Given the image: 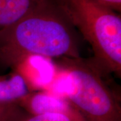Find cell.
Listing matches in <instances>:
<instances>
[{
	"label": "cell",
	"instance_id": "277c9868",
	"mask_svg": "<svg viewBox=\"0 0 121 121\" xmlns=\"http://www.w3.org/2000/svg\"><path fill=\"white\" fill-rule=\"evenodd\" d=\"M15 104L30 115L60 113L85 120L66 98L48 92L30 91Z\"/></svg>",
	"mask_w": 121,
	"mask_h": 121
},
{
	"label": "cell",
	"instance_id": "5b68a950",
	"mask_svg": "<svg viewBox=\"0 0 121 121\" xmlns=\"http://www.w3.org/2000/svg\"><path fill=\"white\" fill-rule=\"evenodd\" d=\"M30 91L26 79L17 71L0 75V104H15Z\"/></svg>",
	"mask_w": 121,
	"mask_h": 121
},
{
	"label": "cell",
	"instance_id": "7a4b0ae2",
	"mask_svg": "<svg viewBox=\"0 0 121 121\" xmlns=\"http://www.w3.org/2000/svg\"><path fill=\"white\" fill-rule=\"evenodd\" d=\"M90 44L94 61L106 73L121 75V17L98 0H55Z\"/></svg>",
	"mask_w": 121,
	"mask_h": 121
},
{
	"label": "cell",
	"instance_id": "ba28073f",
	"mask_svg": "<svg viewBox=\"0 0 121 121\" xmlns=\"http://www.w3.org/2000/svg\"><path fill=\"white\" fill-rule=\"evenodd\" d=\"M25 113L16 104H0V121H16Z\"/></svg>",
	"mask_w": 121,
	"mask_h": 121
},
{
	"label": "cell",
	"instance_id": "9c48e42d",
	"mask_svg": "<svg viewBox=\"0 0 121 121\" xmlns=\"http://www.w3.org/2000/svg\"><path fill=\"white\" fill-rule=\"evenodd\" d=\"M98 1L118 13L121 12V0H98Z\"/></svg>",
	"mask_w": 121,
	"mask_h": 121
},
{
	"label": "cell",
	"instance_id": "8992f818",
	"mask_svg": "<svg viewBox=\"0 0 121 121\" xmlns=\"http://www.w3.org/2000/svg\"><path fill=\"white\" fill-rule=\"evenodd\" d=\"M43 0H0V30L13 24Z\"/></svg>",
	"mask_w": 121,
	"mask_h": 121
},
{
	"label": "cell",
	"instance_id": "6da1fadb",
	"mask_svg": "<svg viewBox=\"0 0 121 121\" xmlns=\"http://www.w3.org/2000/svg\"><path fill=\"white\" fill-rule=\"evenodd\" d=\"M32 55L80 57L75 28L55 0H43L24 17L0 30V65L17 67Z\"/></svg>",
	"mask_w": 121,
	"mask_h": 121
},
{
	"label": "cell",
	"instance_id": "3957f363",
	"mask_svg": "<svg viewBox=\"0 0 121 121\" xmlns=\"http://www.w3.org/2000/svg\"><path fill=\"white\" fill-rule=\"evenodd\" d=\"M65 75V96L86 121H121L120 102L93 59L63 57L56 61Z\"/></svg>",
	"mask_w": 121,
	"mask_h": 121
},
{
	"label": "cell",
	"instance_id": "52a82bcc",
	"mask_svg": "<svg viewBox=\"0 0 121 121\" xmlns=\"http://www.w3.org/2000/svg\"><path fill=\"white\" fill-rule=\"evenodd\" d=\"M16 121H86L67 114L60 113H47L30 115L25 113Z\"/></svg>",
	"mask_w": 121,
	"mask_h": 121
}]
</instances>
